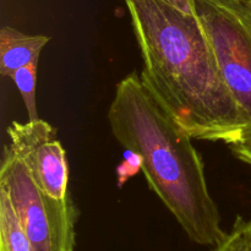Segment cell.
<instances>
[{
  "label": "cell",
  "mask_w": 251,
  "mask_h": 251,
  "mask_svg": "<svg viewBox=\"0 0 251 251\" xmlns=\"http://www.w3.org/2000/svg\"><path fill=\"white\" fill-rule=\"evenodd\" d=\"M142 59L141 80L193 139L228 146L251 122L228 90L195 15L166 0H125Z\"/></svg>",
  "instance_id": "6da1fadb"
},
{
  "label": "cell",
  "mask_w": 251,
  "mask_h": 251,
  "mask_svg": "<svg viewBox=\"0 0 251 251\" xmlns=\"http://www.w3.org/2000/svg\"><path fill=\"white\" fill-rule=\"evenodd\" d=\"M110 130L137 157L150 189L191 242L217 244L225 230L206 180L205 166L189 136L131 73L118 82L108 109Z\"/></svg>",
  "instance_id": "7a4b0ae2"
},
{
  "label": "cell",
  "mask_w": 251,
  "mask_h": 251,
  "mask_svg": "<svg viewBox=\"0 0 251 251\" xmlns=\"http://www.w3.org/2000/svg\"><path fill=\"white\" fill-rule=\"evenodd\" d=\"M0 188L11 200L32 251H74L77 208L73 200L47 196L9 146L4 147Z\"/></svg>",
  "instance_id": "3957f363"
},
{
  "label": "cell",
  "mask_w": 251,
  "mask_h": 251,
  "mask_svg": "<svg viewBox=\"0 0 251 251\" xmlns=\"http://www.w3.org/2000/svg\"><path fill=\"white\" fill-rule=\"evenodd\" d=\"M195 15L228 90L251 122V0H195Z\"/></svg>",
  "instance_id": "277c9868"
},
{
  "label": "cell",
  "mask_w": 251,
  "mask_h": 251,
  "mask_svg": "<svg viewBox=\"0 0 251 251\" xmlns=\"http://www.w3.org/2000/svg\"><path fill=\"white\" fill-rule=\"evenodd\" d=\"M6 132L10 150L24 163L36 185L50 199L70 200L69 164L56 130L38 119L14 122Z\"/></svg>",
  "instance_id": "5b68a950"
},
{
  "label": "cell",
  "mask_w": 251,
  "mask_h": 251,
  "mask_svg": "<svg viewBox=\"0 0 251 251\" xmlns=\"http://www.w3.org/2000/svg\"><path fill=\"white\" fill-rule=\"evenodd\" d=\"M50 37L26 34L10 26L0 31V74L9 77L12 73L41 58Z\"/></svg>",
  "instance_id": "8992f818"
},
{
  "label": "cell",
  "mask_w": 251,
  "mask_h": 251,
  "mask_svg": "<svg viewBox=\"0 0 251 251\" xmlns=\"http://www.w3.org/2000/svg\"><path fill=\"white\" fill-rule=\"evenodd\" d=\"M0 251H32L11 200L0 188Z\"/></svg>",
  "instance_id": "52a82bcc"
},
{
  "label": "cell",
  "mask_w": 251,
  "mask_h": 251,
  "mask_svg": "<svg viewBox=\"0 0 251 251\" xmlns=\"http://www.w3.org/2000/svg\"><path fill=\"white\" fill-rule=\"evenodd\" d=\"M39 59L32 61L28 65L19 69L9 76L16 85L20 95H21L24 104L26 107L28 120H38V110L36 102V85L37 73H38Z\"/></svg>",
  "instance_id": "ba28073f"
},
{
  "label": "cell",
  "mask_w": 251,
  "mask_h": 251,
  "mask_svg": "<svg viewBox=\"0 0 251 251\" xmlns=\"http://www.w3.org/2000/svg\"><path fill=\"white\" fill-rule=\"evenodd\" d=\"M211 251H251V221L238 216L229 232Z\"/></svg>",
  "instance_id": "9c48e42d"
},
{
  "label": "cell",
  "mask_w": 251,
  "mask_h": 251,
  "mask_svg": "<svg viewBox=\"0 0 251 251\" xmlns=\"http://www.w3.org/2000/svg\"><path fill=\"white\" fill-rule=\"evenodd\" d=\"M229 149L238 159L251 166V132H248L237 142L229 145Z\"/></svg>",
  "instance_id": "30bf717a"
},
{
  "label": "cell",
  "mask_w": 251,
  "mask_h": 251,
  "mask_svg": "<svg viewBox=\"0 0 251 251\" xmlns=\"http://www.w3.org/2000/svg\"><path fill=\"white\" fill-rule=\"evenodd\" d=\"M166 1L185 14L195 15V0H166Z\"/></svg>",
  "instance_id": "8fae6325"
}]
</instances>
